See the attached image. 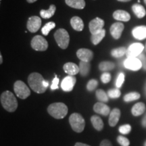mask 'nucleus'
Segmentation results:
<instances>
[{
    "label": "nucleus",
    "instance_id": "nucleus-24",
    "mask_svg": "<svg viewBox=\"0 0 146 146\" xmlns=\"http://www.w3.org/2000/svg\"><path fill=\"white\" fill-rule=\"evenodd\" d=\"M56 5L54 4L50 5V8L48 10H41L40 11V15L43 18L47 19V18H50L54 15L55 12H56Z\"/></svg>",
    "mask_w": 146,
    "mask_h": 146
},
{
    "label": "nucleus",
    "instance_id": "nucleus-7",
    "mask_svg": "<svg viewBox=\"0 0 146 146\" xmlns=\"http://www.w3.org/2000/svg\"><path fill=\"white\" fill-rule=\"evenodd\" d=\"M31 45L33 50L41 51V52L47 50V47H48V43H47V40L41 35L35 36L31 40Z\"/></svg>",
    "mask_w": 146,
    "mask_h": 146
},
{
    "label": "nucleus",
    "instance_id": "nucleus-10",
    "mask_svg": "<svg viewBox=\"0 0 146 146\" xmlns=\"http://www.w3.org/2000/svg\"><path fill=\"white\" fill-rule=\"evenodd\" d=\"M126 68L133 71L139 70L142 68V64L138 58H127L124 62Z\"/></svg>",
    "mask_w": 146,
    "mask_h": 146
},
{
    "label": "nucleus",
    "instance_id": "nucleus-33",
    "mask_svg": "<svg viewBox=\"0 0 146 146\" xmlns=\"http://www.w3.org/2000/svg\"><path fill=\"white\" fill-rule=\"evenodd\" d=\"M108 95L110 98L115 99V98H119L120 95H121V93H120V91L118 89H112L108 91Z\"/></svg>",
    "mask_w": 146,
    "mask_h": 146
},
{
    "label": "nucleus",
    "instance_id": "nucleus-22",
    "mask_svg": "<svg viewBox=\"0 0 146 146\" xmlns=\"http://www.w3.org/2000/svg\"><path fill=\"white\" fill-rule=\"evenodd\" d=\"M66 3L72 8L82 10L85 7V0H65Z\"/></svg>",
    "mask_w": 146,
    "mask_h": 146
},
{
    "label": "nucleus",
    "instance_id": "nucleus-12",
    "mask_svg": "<svg viewBox=\"0 0 146 146\" xmlns=\"http://www.w3.org/2000/svg\"><path fill=\"white\" fill-rule=\"evenodd\" d=\"M76 81V78L74 76L70 75L65 77L61 83V87L62 90L66 91V92L72 91L74 88V85H75Z\"/></svg>",
    "mask_w": 146,
    "mask_h": 146
},
{
    "label": "nucleus",
    "instance_id": "nucleus-42",
    "mask_svg": "<svg viewBox=\"0 0 146 146\" xmlns=\"http://www.w3.org/2000/svg\"><path fill=\"white\" fill-rule=\"evenodd\" d=\"M141 124H142V126H143V127H146V114L144 116L143 119H142Z\"/></svg>",
    "mask_w": 146,
    "mask_h": 146
},
{
    "label": "nucleus",
    "instance_id": "nucleus-6",
    "mask_svg": "<svg viewBox=\"0 0 146 146\" xmlns=\"http://www.w3.org/2000/svg\"><path fill=\"white\" fill-rule=\"evenodd\" d=\"M14 90L16 96L21 99H27L31 95L30 89L22 81H17L14 85Z\"/></svg>",
    "mask_w": 146,
    "mask_h": 146
},
{
    "label": "nucleus",
    "instance_id": "nucleus-29",
    "mask_svg": "<svg viewBox=\"0 0 146 146\" xmlns=\"http://www.w3.org/2000/svg\"><path fill=\"white\" fill-rule=\"evenodd\" d=\"M127 53V49L125 47L115 48L111 51V55L114 58H121Z\"/></svg>",
    "mask_w": 146,
    "mask_h": 146
},
{
    "label": "nucleus",
    "instance_id": "nucleus-45",
    "mask_svg": "<svg viewBox=\"0 0 146 146\" xmlns=\"http://www.w3.org/2000/svg\"><path fill=\"white\" fill-rule=\"evenodd\" d=\"M27 2H29V3H32L35 2V1H37V0H27Z\"/></svg>",
    "mask_w": 146,
    "mask_h": 146
},
{
    "label": "nucleus",
    "instance_id": "nucleus-13",
    "mask_svg": "<svg viewBox=\"0 0 146 146\" xmlns=\"http://www.w3.org/2000/svg\"><path fill=\"white\" fill-rule=\"evenodd\" d=\"M76 56L81 61L89 62L94 58V53L90 50L86 48L79 49L76 52Z\"/></svg>",
    "mask_w": 146,
    "mask_h": 146
},
{
    "label": "nucleus",
    "instance_id": "nucleus-8",
    "mask_svg": "<svg viewBox=\"0 0 146 146\" xmlns=\"http://www.w3.org/2000/svg\"><path fill=\"white\" fill-rule=\"evenodd\" d=\"M144 49L143 44L140 43H133L127 50L126 56L127 58H137Z\"/></svg>",
    "mask_w": 146,
    "mask_h": 146
},
{
    "label": "nucleus",
    "instance_id": "nucleus-41",
    "mask_svg": "<svg viewBox=\"0 0 146 146\" xmlns=\"http://www.w3.org/2000/svg\"><path fill=\"white\" fill-rule=\"evenodd\" d=\"M100 146H112V145L109 140L104 139L100 143Z\"/></svg>",
    "mask_w": 146,
    "mask_h": 146
},
{
    "label": "nucleus",
    "instance_id": "nucleus-20",
    "mask_svg": "<svg viewBox=\"0 0 146 146\" xmlns=\"http://www.w3.org/2000/svg\"><path fill=\"white\" fill-rule=\"evenodd\" d=\"M70 25L76 31H81L84 28V23L83 20L78 16H74L71 18Z\"/></svg>",
    "mask_w": 146,
    "mask_h": 146
},
{
    "label": "nucleus",
    "instance_id": "nucleus-34",
    "mask_svg": "<svg viewBox=\"0 0 146 146\" xmlns=\"http://www.w3.org/2000/svg\"><path fill=\"white\" fill-rule=\"evenodd\" d=\"M119 132L123 135H127L131 132V126L129 124L122 125L119 127Z\"/></svg>",
    "mask_w": 146,
    "mask_h": 146
},
{
    "label": "nucleus",
    "instance_id": "nucleus-4",
    "mask_svg": "<svg viewBox=\"0 0 146 146\" xmlns=\"http://www.w3.org/2000/svg\"><path fill=\"white\" fill-rule=\"evenodd\" d=\"M69 123L72 130L76 133H81L84 130L85 121L83 116L78 113H73L69 117Z\"/></svg>",
    "mask_w": 146,
    "mask_h": 146
},
{
    "label": "nucleus",
    "instance_id": "nucleus-44",
    "mask_svg": "<svg viewBox=\"0 0 146 146\" xmlns=\"http://www.w3.org/2000/svg\"><path fill=\"white\" fill-rule=\"evenodd\" d=\"M43 85H44V86L46 87V88H47V87H48V85H49L48 81H44V82H43Z\"/></svg>",
    "mask_w": 146,
    "mask_h": 146
},
{
    "label": "nucleus",
    "instance_id": "nucleus-37",
    "mask_svg": "<svg viewBox=\"0 0 146 146\" xmlns=\"http://www.w3.org/2000/svg\"><path fill=\"white\" fill-rule=\"evenodd\" d=\"M124 81H125V74H124V73L121 72L118 74V77L116 78V87L120 88V87L123 85V84L124 83Z\"/></svg>",
    "mask_w": 146,
    "mask_h": 146
},
{
    "label": "nucleus",
    "instance_id": "nucleus-28",
    "mask_svg": "<svg viewBox=\"0 0 146 146\" xmlns=\"http://www.w3.org/2000/svg\"><path fill=\"white\" fill-rule=\"evenodd\" d=\"M114 67H115L114 63L112 62H109V61L102 62L99 64V68L100 70L102 71L112 70L114 68Z\"/></svg>",
    "mask_w": 146,
    "mask_h": 146
},
{
    "label": "nucleus",
    "instance_id": "nucleus-48",
    "mask_svg": "<svg viewBox=\"0 0 146 146\" xmlns=\"http://www.w3.org/2000/svg\"><path fill=\"white\" fill-rule=\"evenodd\" d=\"M145 94H146V84H145Z\"/></svg>",
    "mask_w": 146,
    "mask_h": 146
},
{
    "label": "nucleus",
    "instance_id": "nucleus-19",
    "mask_svg": "<svg viewBox=\"0 0 146 146\" xmlns=\"http://www.w3.org/2000/svg\"><path fill=\"white\" fill-rule=\"evenodd\" d=\"M113 17L115 20L119 21H123V22H127L131 19L130 14L126 12L125 10H116L113 13Z\"/></svg>",
    "mask_w": 146,
    "mask_h": 146
},
{
    "label": "nucleus",
    "instance_id": "nucleus-36",
    "mask_svg": "<svg viewBox=\"0 0 146 146\" xmlns=\"http://www.w3.org/2000/svg\"><path fill=\"white\" fill-rule=\"evenodd\" d=\"M117 141L118 143L122 146H129L130 144V141L125 137L119 135L117 137Z\"/></svg>",
    "mask_w": 146,
    "mask_h": 146
},
{
    "label": "nucleus",
    "instance_id": "nucleus-49",
    "mask_svg": "<svg viewBox=\"0 0 146 146\" xmlns=\"http://www.w3.org/2000/svg\"><path fill=\"white\" fill-rule=\"evenodd\" d=\"M144 146H146V141L145 142V143H144Z\"/></svg>",
    "mask_w": 146,
    "mask_h": 146
},
{
    "label": "nucleus",
    "instance_id": "nucleus-14",
    "mask_svg": "<svg viewBox=\"0 0 146 146\" xmlns=\"http://www.w3.org/2000/svg\"><path fill=\"white\" fill-rule=\"evenodd\" d=\"M125 26L122 23H115L111 26L110 29V34L113 36V38L115 39H118L121 36L122 33H123Z\"/></svg>",
    "mask_w": 146,
    "mask_h": 146
},
{
    "label": "nucleus",
    "instance_id": "nucleus-25",
    "mask_svg": "<svg viewBox=\"0 0 146 146\" xmlns=\"http://www.w3.org/2000/svg\"><path fill=\"white\" fill-rule=\"evenodd\" d=\"M105 35H106V30L103 29L101 31L98 33L91 35V41L94 45H98L99 44L100 42L102 41V39L104 38Z\"/></svg>",
    "mask_w": 146,
    "mask_h": 146
},
{
    "label": "nucleus",
    "instance_id": "nucleus-23",
    "mask_svg": "<svg viewBox=\"0 0 146 146\" xmlns=\"http://www.w3.org/2000/svg\"><path fill=\"white\" fill-rule=\"evenodd\" d=\"M132 10L133 12H134V14L137 16V17L139 18H143L146 14L145 9L144 8L143 5L140 4H137V3H135V4L133 5Z\"/></svg>",
    "mask_w": 146,
    "mask_h": 146
},
{
    "label": "nucleus",
    "instance_id": "nucleus-38",
    "mask_svg": "<svg viewBox=\"0 0 146 146\" xmlns=\"http://www.w3.org/2000/svg\"><path fill=\"white\" fill-rule=\"evenodd\" d=\"M101 80L102 83H109L110 81L111 80V75L109 72H104V74H102Z\"/></svg>",
    "mask_w": 146,
    "mask_h": 146
},
{
    "label": "nucleus",
    "instance_id": "nucleus-26",
    "mask_svg": "<svg viewBox=\"0 0 146 146\" xmlns=\"http://www.w3.org/2000/svg\"><path fill=\"white\" fill-rule=\"evenodd\" d=\"M91 122L92 123L93 126L96 130L102 131L104 128V123L102 120L98 116L94 115L92 116L91 118Z\"/></svg>",
    "mask_w": 146,
    "mask_h": 146
},
{
    "label": "nucleus",
    "instance_id": "nucleus-1",
    "mask_svg": "<svg viewBox=\"0 0 146 146\" xmlns=\"http://www.w3.org/2000/svg\"><path fill=\"white\" fill-rule=\"evenodd\" d=\"M44 81L41 74L37 72L31 73L28 77L29 86L37 94H43L46 91L47 88L43 85Z\"/></svg>",
    "mask_w": 146,
    "mask_h": 146
},
{
    "label": "nucleus",
    "instance_id": "nucleus-15",
    "mask_svg": "<svg viewBox=\"0 0 146 146\" xmlns=\"http://www.w3.org/2000/svg\"><path fill=\"white\" fill-rule=\"evenodd\" d=\"M94 110L98 114H100L103 116H108L110 114V109L109 106L102 102H98L94 105Z\"/></svg>",
    "mask_w": 146,
    "mask_h": 146
},
{
    "label": "nucleus",
    "instance_id": "nucleus-51",
    "mask_svg": "<svg viewBox=\"0 0 146 146\" xmlns=\"http://www.w3.org/2000/svg\"><path fill=\"white\" fill-rule=\"evenodd\" d=\"M145 50H146V45H145Z\"/></svg>",
    "mask_w": 146,
    "mask_h": 146
},
{
    "label": "nucleus",
    "instance_id": "nucleus-39",
    "mask_svg": "<svg viewBox=\"0 0 146 146\" xmlns=\"http://www.w3.org/2000/svg\"><path fill=\"white\" fill-rule=\"evenodd\" d=\"M139 59L142 64V68L146 70V56L143 54H141L137 57Z\"/></svg>",
    "mask_w": 146,
    "mask_h": 146
},
{
    "label": "nucleus",
    "instance_id": "nucleus-32",
    "mask_svg": "<svg viewBox=\"0 0 146 146\" xmlns=\"http://www.w3.org/2000/svg\"><path fill=\"white\" fill-rule=\"evenodd\" d=\"M55 27H56V23H54V22H49L48 23L45 25L44 27L42 28V33L45 36L49 34V33L50 32V31H52L53 29H54Z\"/></svg>",
    "mask_w": 146,
    "mask_h": 146
},
{
    "label": "nucleus",
    "instance_id": "nucleus-5",
    "mask_svg": "<svg viewBox=\"0 0 146 146\" xmlns=\"http://www.w3.org/2000/svg\"><path fill=\"white\" fill-rule=\"evenodd\" d=\"M54 38L60 48L65 50L68 47L70 41L68 33L64 29H59L54 33Z\"/></svg>",
    "mask_w": 146,
    "mask_h": 146
},
{
    "label": "nucleus",
    "instance_id": "nucleus-17",
    "mask_svg": "<svg viewBox=\"0 0 146 146\" xmlns=\"http://www.w3.org/2000/svg\"><path fill=\"white\" fill-rule=\"evenodd\" d=\"M120 114V110L118 108H114L111 111L109 117V125L110 127H115L117 125L119 121Z\"/></svg>",
    "mask_w": 146,
    "mask_h": 146
},
{
    "label": "nucleus",
    "instance_id": "nucleus-21",
    "mask_svg": "<svg viewBox=\"0 0 146 146\" xmlns=\"http://www.w3.org/2000/svg\"><path fill=\"white\" fill-rule=\"evenodd\" d=\"M145 110V105L143 102H138L133 106L131 109L132 114L135 116H139L143 114Z\"/></svg>",
    "mask_w": 146,
    "mask_h": 146
},
{
    "label": "nucleus",
    "instance_id": "nucleus-27",
    "mask_svg": "<svg viewBox=\"0 0 146 146\" xmlns=\"http://www.w3.org/2000/svg\"><path fill=\"white\" fill-rule=\"evenodd\" d=\"M89 70H90V64L87 62L81 61L79 64V72L81 76H86L88 75Z\"/></svg>",
    "mask_w": 146,
    "mask_h": 146
},
{
    "label": "nucleus",
    "instance_id": "nucleus-11",
    "mask_svg": "<svg viewBox=\"0 0 146 146\" xmlns=\"http://www.w3.org/2000/svg\"><path fill=\"white\" fill-rule=\"evenodd\" d=\"M41 25V18L36 16H31L29 18L27 22V29L31 33H35L40 29Z\"/></svg>",
    "mask_w": 146,
    "mask_h": 146
},
{
    "label": "nucleus",
    "instance_id": "nucleus-46",
    "mask_svg": "<svg viewBox=\"0 0 146 146\" xmlns=\"http://www.w3.org/2000/svg\"><path fill=\"white\" fill-rule=\"evenodd\" d=\"M3 62V58H2V56H1V54L0 55V64H2Z\"/></svg>",
    "mask_w": 146,
    "mask_h": 146
},
{
    "label": "nucleus",
    "instance_id": "nucleus-9",
    "mask_svg": "<svg viewBox=\"0 0 146 146\" xmlns=\"http://www.w3.org/2000/svg\"><path fill=\"white\" fill-rule=\"evenodd\" d=\"M104 26V21L102 18L97 17L90 21L89 24V28L91 35H94L101 31Z\"/></svg>",
    "mask_w": 146,
    "mask_h": 146
},
{
    "label": "nucleus",
    "instance_id": "nucleus-43",
    "mask_svg": "<svg viewBox=\"0 0 146 146\" xmlns=\"http://www.w3.org/2000/svg\"><path fill=\"white\" fill-rule=\"evenodd\" d=\"M74 146H90L89 145H87V144L85 143H79V142H78V143H76Z\"/></svg>",
    "mask_w": 146,
    "mask_h": 146
},
{
    "label": "nucleus",
    "instance_id": "nucleus-2",
    "mask_svg": "<svg viewBox=\"0 0 146 146\" xmlns=\"http://www.w3.org/2000/svg\"><path fill=\"white\" fill-rule=\"evenodd\" d=\"M1 103L2 106L8 112H14L18 108V102L12 92L5 91L1 95Z\"/></svg>",
    "mask_w": 146,
    "mask_h": 146
},
{
    "label": "nucleus",
    "instance_id": "nucleus-50",
    "mask_svg": "<svg viewBox=\"0 0 146 146\" xmlns=\"http://www.w3.org/2000/svg\"><path fill=\"white\" fill-rule=\"evenodd\" d=\"M144 2H145V3L146 4V0H144Z\"/></svg>",
    "mask_w": 146,
    "mask_h": 146
},
{
    "label": "nucleus",
    "instance_id": "nucleus-3",
    "mask_svg": "<svg viewBox=\"0 0 146 146\" xmlns=\"http://www.w3.org/2000/svg\"><path fill=\"white\" fill-rule=\"evenodd\" d=\"M68 107L62 102L54 103L47 108V112L49 114L56 119L64 118L68 114Z\"/></svg>",
    "mask_w": 146,
    "mask_h": 146
},
{
    "label": "nucleus",
    "instance_id": "nucleus-16",
    "mask_svg": "<svg viewBox=\"0 0 146 146\" xmlns=\"http://www.w3.org/2000/svg\"><path fill=\"white\" fill-rule=\"evenodd\" d=\"M133 36L137 39L143 40L146 38V26H138L132 31Z\"/></svg>",
    "mask_w": 146,
    "mask_h": 146
},
{
    "label": "nucleus",
    "instance_id": "nucleus-47",
    "mask_svg": "<svg viewBox=\"0 0 146 146\" xmlns=\"http://www.w3.org/2000/svg\"><path fill=\"white\" fill-rule=\"evenodd\" d=\"M119 1H122V2H127V1H131V0H118Z\"/></svg>",
    "mask_w": 146,
    "mask_h": 146
},
{
    "label": "nucleus",
    "instance_id": "nucleus-35",
    "mask_svg": "<svg viewBox=\"0 0 146 146\" xmlns=\"http://www.w3.org/2000/svg\"><path fill=\"white\" fill-rule=\"evenodd\" d=\"M98 85V82L97 80L91 79L88 82L87 85V89L89 91H92L96 89V87Z\"/></svg>",
    "mask_w": 146,
    "mask_h": 146
},
{
    "label": "nucleus",
    "instance_id": "nucleus-31",
    "mask_svg": "<svg viewBox=\"0 0 146 146\" xmlns=\"http://www.w3.org/2000/svg\"><path fill=\"white\" fill-rule=\"evenodd\" d=\"M96 97L98 100L101 102H107L108 101V97L106 92L102 89H98L96 91Z\"/></svg>",
    "mask_w": 146,
    "mask_h": 146
},
{
    "label": "nucleus",
    "instance_id": "nucleus-18",
    "mask_svg": "<svg viewBox=\"0 0 146 146\" xmlns=\"http://www.w3.org/2000/svg\"><path fill=\"white\" fill-rule=\"evenodd\" d=\"M64 70L66 73L69 74L70 76H74L75 74H78L79 72V67L76 64L72 62L66 63L63 66Z\"/></svg>",
    "mask_w": 146,
    "mask_h": 146
},
{
    "label": "nucleus",
    "instance_id": "nucleus-40",
    "mask_svg": "<svg viewBox=\"0 0 146 146\" xmlns=\"http://www.w3.org/2000/svg\"><path fill=\"white\" fill-rule=\"evenodd\" d=\"M58 83H59V78L57 76H56L53 80L52 85H51V89L52 90H55L58 88Z\"/></svg>",
    "mask_w": 146,
    "mask_h": 146
},
{
    "label": "nucleus",
    "instance_id": "nucleus-30",
    "mask_svg": "<svg viewBox=\"0 0 146 146\" xmlns=\"http://www.w3.org/2000/svg\"><path fill=\"white\" fill-rule=\"evenodd\" d=\"M140 94L137 92H131L126 94L124 96V101L126 102H130L132 101H135L140 98Z\"/></svg>",
    "mask_w": 146,
    "mask_h": 146
}]
</instances>
